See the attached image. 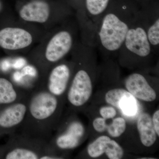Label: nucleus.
Instances as JSON below:
<instances>
[{"label": "nucleus", "mask_w": 159, "mask_h": 159, "mask_svg": "<svg viewBox=\"0 0 159 159\" xmlns=\"http://www.w3.org/2000/svg\"><path fill=\"white\" fill-rule=\"evenodd\" d=\"M93 85L89 75L84 70H80L74 75L69 87L67 98L71 106L76 108L85 104L90 98Z\"/></svg>", "instance_id": "obj_4"}, {"label": "nucleus", "mask_w": 159, "mask_h": 159, "mask_svg": "<svg viewBox=\"0 0 159 159\" xmlns=\"http://www.w3.org/2000/svg\"><path fill=\"white\" fill-rule=\"evenodd\" d=\"M152 123L155 130L157 134V136H159V110L156 111L153 114L152 118Z\"/></svg>", "instance_id": "obj_23"}, {"label": "nucleus", "mask_w": 159, "mask_h": 159, "mask_svg": "<svg viewBox=\"0 0 159 159\" xmlns=\"http://www.w3.org/2000/svg\"><path fill=\"white\" fill-rule=\"evenodd\" d=\"M50 9L48 3L43 1H34L25 5L20 11V16L27 21L45 22L50 16Z\"/></svg>", "instance_id": "obj_11"}, {"label": "nucleus", "mask_w": 159, "mask_h": 159, "mask_svg": "<svg viewBox=\"0 0 159 159\" xmlns=\"http://www.w3.org/2000/svg\"><path fill=\"white\" fill-rule=\"evenodd\" d=\"M6 159H51L48 142L14 134L11 139Z\"/></svg>", "instance_id": "obj_2"}, {"label": "nucleus", "mask_w": 159, "mask_h": 159, "mask_svg": "<svg viewBox=\"0 0 159 159\" xmlns=\"http://www.w3.org/2000/svg\"><path fill=\"white\" fill-rule=\"evenodd\" d=\"M137 126L142 144L146 147L152 146L156 141L157 134L150 115L142 114L138 119Z\"/></svg>", "instance_id": "obj_12"}, {"label": "nucleus", "mask_w": 159, "mask_h": 159, "mask_svg": "<svg viewBox=\"0 0 159 159\" xmlns=\"http://www.w3.org/2000/svg\"><path fill=\"white\" fill-rule=\"evenodd\" d=\"M129 26L113 13L106 15L102 19L99 36L102 47L110 51H115L124 44Z\"/></svg>", "instance_id": "obj_3"}, {"label": "nucleus", "mask_w": 159, "mask_h": 159, "mask_svg": "<svg viewBox=\"0 0 159 159\" xmlns=\"http://www.w3.org/2000/svg\"><path fill=\"white\" fill-rule=\"evenodd\" d=\"M70 77L68 66L61 64L52 69L45 86L42 87L50 93L61 97L66 91Z\"/></svg>", "instance_id": "obj_9"}, {"label": "nucleus", "mask_w": 159, "mask_h": 159, "mask_svg": "<svg viewBox=\"0 0 159 159\" xmlns=\"http://www.w3.org/2000/svg\"><path fill=\"white\" fill-rule=\"evenodd\" d=\"M10 63L9 60H6L2 63V67L3 70H7L10 68Z\"/></svg>", "instance_id": "obj_26"}, {"label": "nucleus", "mask_w": 159, "mask_h": 159, "mask_svg": "<svg viewBox=\"0 0 159 159\" xmlns=\"http://www.w3.org/2000/svg\"><path fill=\"white\" fill-rule=\"evenodd\" d=\"M119 108L127 116H133L138 110L135 98L128 92L126 93L119 102Z\"/></svg>", "instance_id": "obj_14"}, {"label": "nucleus", "mask_w": 159, "mask_h": 159, "mask_svg": "<svg viewBox=\"0 0 159 159\" xmlns=\"http://www.w3.org/2000/svg\"><path fill=\"white\" fill-rule=\"evenodd\" d=\"M148 39L151 46L157 47L159 44V19L155 20L146 31Z\"/></svg>", "instance_id": "obj_20"}, {"label": "nucleus", "mask_w": 159, "mask_h": 159, "mask_svg": "<svg viewBox=\"0 0 159 159\" xmlns=\"http://www.w3.org/2000/svg\"><path fill=\"white\" fill-rule=\"evenodd\" d=\"M125 86L127 91L135 98L148 102L156 99V93L142 74L134 73L129 75L125 80Z\"/></svg>", "instance_id": "obj_10"}, {"label": "nucleus", "mask_w": 159, "mask_h": 159, "mask_svg": "<svg viewBox=\"0 0 159 159\" xmlns=\"http://www.w3.org/2000/svg\"><path fill=\"white\" fill-rule=\"evenodd\" d=\"M111 140L107 136H101L89 145L87 152L91 157L97 158L101 156L105 152L107 142Z\"/></svg>", "instance_id": "obj_15"}, {"label": "nucleus", "mask_w": 159, "mask_h": 159, "mask_svg": "<svg viewBox=\"0 0 159 159\" xmlns=\"http://www.w3.org/2000/svg\"><path fill=\"white\" fill-rule=\"evenodd\" d=\"M107 131L111 136L118 138L125 132L126 129V122L122 117L113 120L111 125L107 127Z\"/></svg>", "instance_id": "obj_17"}, {"label": "nucleus", "mask_w": 159, "mask_h": 159, "mask_svg": "<svg viewBox=\"0 0 159 159\" xmlns=\"http://www.w3.org/2000/svg\"><path fill=\"white\" fill-rule=\"evenodd\" d=\"M93 126L94 129L99 133L103 132L107 127L106 119L102 117H98L94 119L93 122Z\"/></svg>", "instance_id": "obj_22"}, {"label": "nucleus", "mask_w": 159, "mask_h": 159, "mask_svg": "<svg viewBox=\"0 0 159 159\" xmlns=\"http://www.w3.org/2000/svg\"><path fill=\"white\" fill-rule=\"evenodd\" d=\"M73 44V39L68 31H60L51 38L47 46L45 57L48 62L59 61L70 51Z\"/></svg>", "instance_id": "obj_7"}, {"label": "nucleus", "mask_w": 159, "mask_h": 159, "mask_svg": "<svg viewBox=\"0 0 159 159\" xmlns=\"http://www.w3.org/2000/svg\"><path fill=\"white\" fill-rule=\"evenodd\" d=\"M123 45L130 53L140 57H147L151 51L146 31L141 26L129 27Z\"/></svg>", "instance_id": "obj_6"}, {"label": "nucleus", "mask_w": 159, "mask_h": 159, "mask_svg": "<svg viewBox=\"0 0 159 159\" xmlns=\"http://www.w3.org/2000/svg\"><path fill=\"white\" fill-rule=\"evenodd\" d=\"M1 3H0V9H1Z\"/></svg>", "instance_id": "obj_28"}, {"label": "nucleus", "mask_w": 159, "mask_h": 159, "mask_svg": "<svg viewBox=\"0 0 159 159\" xmlns=\"http://www.w3.org/2000/svg\"><path fill=\"white\" fill-rule=\"evenodd\" d=\"M28 94L16 89L8 79L0 78V106L11 105L21 100Z\"/></svg>", "instance_id": "obj_13"}, {"label": "nucleus", "mask_w": 159, "mask_h": 159, "mask_svg": "<svg viewBox=\"0 0 159 159\" xmlns=\"http://www.w3.org/2000/svg\"><path fill=\"white\" fill-rule=\"evenodd\" d=\"M22 74L23 76L25 75H28V76H31V77H34L36 76V70L34 68V67L31 66H26L25 67L23 70H22Z\"/></svg>", "instance_id": "obj_24"}, {"label": "nucleus", "mask_w": 159, "mask_h": 159, "mask_svg": "<svg viewBox=\"0 0 159 159\" xmlns=\"http://www.w3.org/2000/svg\"><path fill=\"white\" fill-rule=\"evenodd\" d=\"M84 132V128L81 123L77 121L71 122L64 133L49 140L48 142L49 152L54 159H60L56 155V150L76 148L79 145Z\"/></svg>", "instance_id": "obj_5"}, {"label": "nucleus", "mask_w": 159, "mask_h": 159, "mask_svg": "<svg viewBox=\"0 0 159 159\" xmlns=\"http://www.w3.org/2000/svg\"><path fill=\"white\" fill-rule=\"evenodd\" d=\"M32 42L31 34L24 29L6 28L0 31V46L9 50L23 49Z\"/></svg>", "instance_id": "obj_8"}, {"label": "nucleus", "mask_w": 159, "mask_h": 159, "mask_svg": "<svg viewBox=\"0 0 159 159\" xmlns=\"http://www.w3.org/2000/svg\"><path fill=\"white\" fill-rule=\"evenodd\" d=\"M23 75L22 73L18 72L15 73L14 75H13V78L16 81H20L23 78Z\"/></svg>", "instance_id": "obj_27"}, {"label": "nucleus", "mask_w": 159, "mask_h": 159, "mask_svg": "<svg viewBox=\"0 0 159 159\" xmlns=\"http://www.w3.org/2000/svg\"><path fill=\"white\" fill-rule=\"evenodd\" d=\"M105 153L110 159H120L123 156V150L114 140H110L106 147Z\"/></svg>", "instance_id": "obj_19"}, {"label": "nucleus", "mask_w": 159, "mask_h": 159, "mask_svg": "<svg viewBox=\"0 0 159 159\" xmlns=\"http://www.w3.org/2000/svg\"><path fill=\"white\" fill-rule=\"evenodd\" d=\"M26 63V61L24 58H18L15 61L13 64V67L14 68L20 69Z\"/></svg>", "instance_id": "obj_25"}, {"label": "nucleus", "mask_w": 159, "mask_h": 159, "mask_svg": "<svg viewBox=\"0 0 159 159\" xmlns=\"http://www.w3.org/2000/svg\"><path fill=\"white\" fill-rule=\"evenodd\" d=\"M60 98L42 87L29 94L27 112L20 127L22 134L48 142L57 125Z\"/></svg>", "instance_id": "obj_1"}, {"label": "nucleus", "mask_w": 159, "mask_h": 159, "mask_svg": "<svg viewBox=\"0 0 159 159\" xmlns=\"http://www.w3.org/2000/svg\"><path fill=\"white\" fill-rule=\"evenodd\" d=\"M128 91L123 89H115L108 91L105 95L107 103L119 108V102Z\"/></svg>", "instance_id": "obj_18"}, {"label": "nucleus", "mask_w": 159, "mask_h": 159, "mask_svg": "<svg viewBox=\"0 0 159 159\" xmlns=\"http://www.w3.org/2000/svg\"><path fill=\"white\" fill-rule=\"evenodd\" d=\"M109 1V0H86L87 9L91 15L97 16L105 11Z\"/></svg>", "instance_id": "obj_16"}, {"label": "nucleus", "mask_w": 159, "mask_h": 159, "mask_svg": "<svg viewBox=\"0 0 159 159\" xmlns=\"http://www.w3.org/2000/svg\"><path fill=\"white\" fill-rule=\"evenodd\" d=\"M99 113L103 119H112L116 115V111L112 107L105 106L100 109Z\"/></svg>", "instance_id": "obj_21"}]
</instances>
